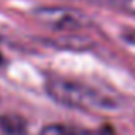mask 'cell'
I'll use <instances>...</instances> for the list:
<instances>
[{
    "instance_id": "obj_1",
    "label": "cell",
    "mask_w": 135,
    "mask_h": 135,
    "mask_svg": "<svg viewBox=\"0 0 135 135\" xmlns=\"http://www.w3.org/2000/svg\"><path fill=\"white\" fill-rule=\"evenodd\" d=\"M46 94L63 106L82 111H106L118 108L116 99L77 80L51 77L46 80Z\"/></svg>"
},
{
    "instance_id": "obj_2",
    "label": "cell",
    "mask_w": 135,
    "mask_h": 135,
    "mask_svg": "<svg viewBox=\"0 0 135 135\" xmlns=\"http://www.w3.org/2000/svg\"><path fill=\"white\" fill-rule=\"evenodd\" d=\"M33 16L55 31H79L92 24L82 10L74 7H38L33 10Z\"/></svg>"
},
{
    "instance_id": "obj_3",
    "label": "cell",
    "mask_w": 135,
    "mask_h": 135,
    "mask_svg": "<svg viewBox=\"0 0 135 135\" xmlns=\"http://www.w3.org/2000/svg\"><path fill=\"white\" fill-rule=\"evenodd\" d=\"M0 128L7 135H26L27 122L19 115H2L0 116Z\"/></svg>"
},
{
    "instance_id": "obj_4",
    "label": "cell",
    "mask_w": 135,
    "mask_h": 135,
    "mask_svg": "<svg viewBox=\"0 0 135 135\" xmlns=\"http://www.w3.org/2000/svg\"><path fill=\"white\" fill-rule=\"evenodd\" d=\"M40 135H98V132L84 130L74 125H65V123H50L40 132Z\"/></svg>"
},
{
    "instance_id": "obj_5",
    "label": "cell",
    "mask_w": 135,
    "mask_h": 135,
    "mask_svg": "<svg viewBox=\"0 0 135 135\" xmlns=\"http://www.w3.org/2000/svg\"><path fill=\"white\" fill-rule=\"evenodd\" d=\"M98 3H103L106 7H111V9L135 16V0H98Z\"/></svg>"
},
{
    "instance_id": "obj_6",
    "label": "cell",
    "mask_w": 135,
    "mask_h": 135,
    "mask_svg": "<svg viewBox=\"0 0 135 135\" xmlns=\"http://www.w3.org/2000/svg\"><path fill=\"white\" fill-rule=\"evenodd\" d=\"M96 132H98V135H118L115 130H113V127H109V125L101 127V128H98Z\"/></svg>"
},
{
    "instance_id": "obj_7",
    "label": "cell",
    "mask_w": 135,
    "mask_h": 135,
    "mask_svg": "<svg viewBox=\"0 0 135 135\" xmlns=\"http://www.w3.org/2000/svg\"><path fill=\"white\" fill-rule=\"evenodd\" d=\"M2 63H3V55H2V51H0V67H2Z\"/></svg>"
}]
</instances>
